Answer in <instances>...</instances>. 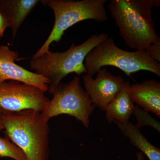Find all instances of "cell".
I'll return each mask as SVG.
<instances>
[{
  "instance_id": "17",
  "label": "cell",
  "mask_w": 160,
  "mask_h": 160,
  "mask_svg": "<svg viewBox=\"0 0 160 160\" xmlns=\"http://www.w3.org/2000/svg\"><path fill=\"white\" fill-rule=\"evenodd\" d=\"M3 112H3V110L0 109V131L4 130V129H5L2 119Z\"/></svg>"
},
{
  "instance_id": "8",
  "label": "cell",
  "mask_w": 160,
  "mask_h": 160,
  "mask_svg": "<svg viewBox=\"0 0 160 160\" xmlns=\"http://www.w3.org/2000/svg\"><path fill=\"white\" fill-rule=\"evenodd\" d=\"M83 82L86 91L95 107L105 111L123 88L125 81L121 76L114 75L106 68H102L95 79L89 75H84Z\"/></svg>"
},
{
  "instance_id": "9",
  "label": "cell",
  "mask_w": 160,
  "mask_h": 160,
  "mask_svg": "<svg viewBox=\"0 0 160 160\" xmlns=\"http://www.w3.org/2000/svg\"><path fill=\"white\" fill-rule=\"evenodd\" d=\"M19 57L18 52L5 45L0 46V83L17 81L37 87L45 92L48 91L49 79L17 64Z\"/></svg>"
},
{
  "instance_id": "15",
  "label": "cell",
  "mask_w": 160,
  "mask_h": 160,
  "mask_svg": "<svg viewBox=\"0 0 160 160\" xmlns=\"http://www.w3.org/2000/svg\"><path fill=\"white\" fill-rule=\"evenodd\" d=\"M147 54L153 59L160 62V38L152 43L145 50Z\"/></svg>"
},
{
  "instance_id": "11",
  "label": "cell",
  "mask_w": 160,
  "mask_h": 160,
  "mask_svg": "<svg viewBox=\"0 0 160 160\" xmlns=\"http://www.w3.org/2000/svg\"><path fill=\"white\" fill-rule=\"evenodd\" d=\"M130 83L125 81L123 88L106 107V118L109 122H117L122 124L129 122L136 106L129 96Z\"/></svg>"
},
{
  "instance_id": "1",
  "label": "cell",
  "mask_w": 160,
  "mask_h": 160,
  "mask_svg": "<svg viewBox=\"0 0 160 160\" xmlns=\"http://www.w3.org/2000/svg\"><path fill=\"white\" fill-rule=\"evenodd\" d=\"M160 0H111L108 5L120 35L126 46L145 51L159 37L152 18V8Z\"/></svg>"
},
{
  "instance_id": "4",
  "label": "cell",
  "mask_w": 160,
  "mask_h": 160,
  "mask_svg": "<svg viewBox=\"0 0 160 160\" xmlns=\"http://www.w3.org/2000/svg\"><path fill=\"white\" fill-rule=\"evenodd\" d=\"M84 65L86 74L93 77L104 66H114L130 76L144 70L160 77V63L150 57L146 51H128L121 49L114 40L108 37L89 52Z\"/></svg>"
},
{
  "instance_id": "14",
  "label": "cell",
  "mask_w": 160,
  "mask_h": 160,
  "mask_svg": "<svg viewBox=\"0 0 160 160\" xmlns=\"http://www.w3.org/2000/svg\"><path fill=\"white\" fill-rule=\"evenodd\" d=\"M0 157L14 160H27L26 154L18 146L7 138L0 137Z\"/></svg>"
},
{
  "instance_id": "2",
  "label": "cell",
  "mask_w": 160,
  "mask_h": 160,
  "mask_svg": "<svg viewBox=\"0 0 160 160\" xmlns=\"http://www.w3.org/2000/svg\"><path fill=\"white\" fill-rule=\"evenodd\" d=\"M6 138L22 150L27 160H48L49 120L40 111L25 109L4 112Z\"/></svg>"
},
{
  "instance_id": "18",
  "label": "cell",
  "mask_w": 160,
  "mask_h": 160,
  "mask_svg": "<svg viewBox=\"0 0 160 160\" xmlns=\"http://www.w3.org/2000/svg\"><path fill=\"white\" fill-rule=\"evenodd\" d=\"M136 156L137 160H145L143 153L141 152L136 153Z\"/></svg>"
},
{
  "instance_id": "6",
  "label": "cell",
  "mask_w": 160,
  "mask_h": 160,
  "mask_svg": "<svg viewBox=\"0 0 160 160\" xmlns=\"http://www.w3.org/2000/svg\"><path fill=\"white\" fill-rule=\"evenodd\" d=\"M52 94V98L42 112L44 117L49 120L59 115H69L88 128L89 118L95 107L82 87L79 76L69 82H61Z\"/></svg>"
},
{
  "instance_id": "5",
  "label": "cell",
  "mask_w": 160,
  "mask_h": 160,
  "mask_svg": "<svg viewBox=\"0 0 160 160\" xmlns=\"http://www.w3.org/2000/svg\"><path fill=\"white\" fill-rule=\"evenodd\" d=\"M44 6L50 7L54 15V23L49 36L32 58L40 56L49 50L53 42L62 39L64 32L82 21L93 20L102 22L108 20L105 5L107 0H44Z\"/></svg>"
},
{
  "instance_id": "10",
  "label": "cell",
  "mask_w": 160,
  "mask_h": 160,
  "mask_svg": "<svg viewBox=\"0 0 160 160\" xmlns=\"http://www.w3.org/2000/svg\"><path fill=\"white\" fill-rule=\"evenodd\" d=\"M129 96L146 111L151 112L160 117V82L156 80H147L140 84L130 85Z\"/></svg>"
},
{
  "instance_id": "16",
  "label": "cell",
  "mask_w": 160,
  "mask_h": 160,
  "mask_svg": "<svg viewBox=\"0 0 160 160\" xmlns=\"http://www.w3.org/2000/svg\"><path fill=\"white\" fill-rule=\"evenodd\" d=\"M9 27L8 20L0 4V39L2 37L6 28Z\"/></svg>"
},
{
  "instance_id": "12",
  "label": "cell",
  "mask_w": 160,
  "mask_h": 160,
  "mask_svg": "<svg viewBox=\"0 0 160 160\" xmlns=\"http://www.w3.org/2000/svg\"><path fill=\"white\" fill-rule=\"evenodd\" d=\"M40 2L39 0H0L13 39L28 15Z\"/></svg>"
},
{
  "instance_id": "3",
  "label": "cell",
  "mask_w": 160,
  "mask_h": 160,
  "mask_svg": "<svg viewBox=\"0 0 160 160\" xmlns=\"http://www.w3.org/2000/svg\"><path fill=\"white\" fill-rule=\"evenodd\" d=\"M109 37L105 32L96 33L77 45L73 43L62 52L48 51L29 62L31 70L50 81L48 91L52 94L64 78L71 73L78 76L86 73L84 61L92 49Z\"/></svg>"
},
{
  "instance_id": "7",
  "label": "cell",
  "mask_w": 160,
  "mask_h": 160,
  "mask_svg": "<svg viewBox=\"0 0 160 160\" xmlns=\"http://www.w3.org/2000/svg\"><path fill=\"white\" fill-rule=\"evenodd\" d=\"M49 100L35 86L14 81L0 83V109L4 112L29 109L42 112Z\"/></svg>"
},
{
  "instance_id": "13",
  "label": "cell",
  "mask_w": 160,
  "mask_h": 160,
  "mask_svg": "<svg viewBox=\"0 0 160 160\" xmlns=\"http://www.w3.org/2000/svg\"><path fill=\"white\" fill-rule=\"evenodd\" d=\"M120 131L128 138L130 142L139 149L149 160H160V149L151 144L140 131L138 125L129 122L122 124L114 122Z\"/></svg>"
}]
</instances>
